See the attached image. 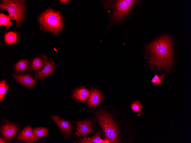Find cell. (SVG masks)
Listing matches in <instances>:
<instances>
[{
	"label": "cell",
	"mask_w": 191,
	"mask_h": 143,
	"mask_svg": "<svg viewBox=\"0 0 191 143\" xmlns=\"http://www.w3.org/2000/svg\"><path fill=\"white\" fill-rule=\"evenodd\" d=\"M12 22L10 20V18L8 16L1 13L0 15V25H5L7 29L10 27L12 25Z\"/></svg>",
	"instance_id": "18"
},
{
	"label": "cell",
	"mask_w": 191,
	"mask_h": 143,
	"mask_svg": "<svg viewBox=\"0 0 191 143\" xmlns=\"http://www.w3.org/2000/svg\"><path fill=\"white\" fill-rule=\"evenodd\" d=\"M0 143H5V142L1 138H0Z\"/></svg>",
	"instance_id": "24"
},
{
	"label": "cell",
	"mask_w": 191,
	"mask_h": 143,
	"mask_svg": "<svg viewBox=\"0 0 191 143\" xmlns=\"http://www.w3.org/2000/svg\"><path fill=\"white\" fill-rule=\"evenodd\" d=\"M38 20L43 30L51 32L56 36L61 31L63 27V20L61 14L51 9L42 13Z\"/></svg>",
	"instance_id": "2"
},
{
	"label": "cell",
	"mask_w": 191,
	"mask_h": 143,
	"mask_svg": "<svg viewBox=\"0 0 191 143\" xmlns=\"http://www.w3.org/2000/svg\"><path fill=\"white\" fill-rule=\"evenodd\" d=\"M172 44L170 37L165 35L148 45L147 48L152 55L149 63L157 67L170 66L173 59Z\"/></svg>",
	"instance_id": "1"
},
{
	"label": "cell",
	"mask_w": 191,
	"mask_h": 143,
	"mask_svg": "<svg viewBox=\"0 0 191 143\" xmlns=\"http://www.w3.org/2000/svg\"><path fill=\"white\" fill-rule=\"evenodd\" d=\"M164 75L165 74H163L161 76H159L157 75L156 74L151 80V82L156 85H160L162 83V80Z\"/></svg>",
	"instance_id": "22"
},
{
	"label": "cell",
	"mask_w": 191,
	"mask_h": 143,
	"mask_svg": "<svg viewBox=\"0 0 191 143\" xmlns=\"http://www.w3.org/2000/svg\"><path fill=\"white\" fill-rule=\"evenodd\" d=\"M43 57L44 59V66L41 71L37 72L35 76V78H43L48 76L53 71L55 68L53 62L49 61L46 56L43 55Z\"/></svg>",
	"instance_id": "8"
},
{
	"label": "cell",
	"mask_w": 191,
	"mask_h": 143,
	"mask_svg": "<svg viewBox=\"0 0 191 143\" xmlns=\"http://www.w3.org/2000/svg\"><path fill=\"white\" fill-rule=\"evenodd\" d=\"M1 10H7L9 17L16 21L18 28L24 17L25 7L24 0H3L0 5Z\"/></svg>",
	"instance_id": "4"
},
{
	"label": "cell",
	"mask_w": 191,
	"mask_h": 143,
	"mask_svg": "<svg viewBox=\"0 0 191 143\" xmlns=\"http://www.w3.org/2000/svg\"><path fill=\"white\" fill-rule=\"evenodd\" d=\"M131 108L133 111L137 113L138 116L142 113L141 110L143 108V106L138 100L135 101L132 103Z\"/></svg>",
	"instance_id": "20"
},
{
	"label": "cell",
	"mask_w": 191,
	"mask_h": 143,
	"mask_svg": "<svg viewBox=\"0 0 191 143\" xmlns=\"http://www.w3.org/2000/svg\"><path fill=\"white\" fill-rule=\"evenodd\" d=\"M137 1L134 0H120L114 1L112 7L113 12L111 17L112 22L115 23L123 19Z\"/></svg>",
	"instance_id": "5"
},
{
	"label": "cell",
	"mask_w": 191,
	"mask_h": 143,
	"mask_svg": "<svg viewBox=\"0 0 191 143\" xmlns=\"http://www.w3.org/2000/svg\"><path fill=\"white\" fill-rule=\"evenodd\" d=\"M7 80L3 79L0 82V100L3 101L5 93L10 86L7 85Z\"/></svg>",
	"instance_id": "17"
},
{
	"label": "cell",
	"mask_w": 191,
	"mask_h": 143,
	"mask_svg": "<svg viewBox=\"0 0 191 143\" xmlns=\"http://www.w3.org/2000/svg\"><path fill=\"white\" fill-rule=\"evenodd\" d=\"M18 39L17 33L13 32H9L7 33L5 36L4 40L6 44L12 45Z\"/></svg>",
	"instance_id": "15"
},
{
	"label": "cell",
	"mask_w": 191,
	"mask_h": 143,
	"mask_svg": "<svg viewBox=\"0 0 191 143\" xmlns=\"http://www.w3.org/2000/svg\"><path fill=\"white\" fill-rule=\"evenodd\" d=\"M43 66V63L41 59L39 58L34 59L31 65V67L34 70H37L42 68Z\"/></svg>",
	"instance_id": "21"
},
{
	"label": "cell",
	"mask_w": 191,
	"mask_h": 143,
	"mask_svg": "<svg viewBox=\"0 0 191 143\" xmlns=\"http://www.w3.org/2000/svg\"><path fill=\"white\" fill-rule=\"evenodd\" d=\"M17 126L9 122H6L1 128V134L8 142L10 141L15 136L17 132Z\"/></svg>",
	"instance_id": "6"
},
{
	"label": "cell",
	"mask_w": 191,
	"mask_h": 143,
	"mask_svg": "<svg viewBox=\"0 0 191 143\" xmlns=\"http://www.w3.org/2000/svg\"><path fill=\"white\" fill-rule=\"evenodd\" d=\"M79 143H110V141L107 139L103 140L101 138L100 134L97 133L92 137L87 138H84L81 140Z\"/></svg>",
	"instance_id": "14"
},
{
	"label": "cell",
	"mask_w": 191,
	"mask_h": 143,
	"mask_svg": "<svg viewBox=\"0 0 191 143\" xmlns=\"http://www.w3.org/2000/svg\"><path fill=\"white\" fill-rule=\"evenodd\" d=\"M51 117L65 136L71 135L72 127L70 122L62 119L57 116H52Z\"/></svg>",
	"instance_id": "9"
},
{
	"label": "cell",
	"mask_w": 191,
	"mask_h": 143,
	"mask_svg": "<svg viewBox=\"0 0 191 143\" xmlns=\"http://www.w3.org/2000/svg\"><path fill=\"white\" fill-rule=\"evenodd\" d=\"M76 134L78 136H84L90 134L92 130L93 123L89 120L76 122Z\"/></svg>",
	"instance_id": "7"
},
{
	"label": "cell",
	"mask_w": 191,
	"mask_h": 143,
	"mask_svg": "<svg viewBox=\"0 0 191 143\" xmlns=\"http://www.w3.org/2000/svg\"><path fill=\"white\" fill-rule=\"evenodd\" d=\"M19 140L26 143H33L39 140L30 126L25 128L21 132L17 138Z\"/></svg>",
	"instance_id": "10"
},
{
	"label": "cell",
	"mask_w": 191,
	"mask_h": 143,
	"mask_svg": "<svg viewBox=\"0 0 191 143\" xmlns=\"http://www.w3.org/2000/svg\"><path fill=\"white\" fill-rule=\"evenodd\" d=\"M102 96L100 92L96 89H92L89 91L87 99V104L91 108L96 107L101 102Z\"/></svg>",
	"instance_id": "11"
},
{
	"label": "cell",
	"mask_w": 191,
	"mask_h": 143,
	"mask_svg": "<svg viewBox=\"0 0 191 143\" xmlns=\"http://www.w3.org/2000/svg\"><path fill=\"white\" fill-rule=\"evenodd\" d=\"M59 1L61 2V3H67L69 0H59Z\"/></svg>",
	"instance_id": "23"
},
{
	"label": "cell",
	"mask_w": 191,
	"mask_h": 143,
	"mask_svg": "<svg viewBox=\"0 0 191 143\" xmlns=\"http://www.w3.org/2000/svg\"><path fill=\"white\" fill-rule=\"evenodd\" d=\"M89 91L84 87L77 88L74 91L73 95L77 100L84 101L87 99L89 96Z\"/></svg>",
	"instance_id": "13"
},
{
	"label": "cell",
	"mask_w": 191,
	"mask_h": 143,
	"mask_svg": "<svg viewBox=\"0 0 191 143\" xmlns=\"http://www.w3.org/2000/svg\"><path fill=\"white\" fill-rule=\"evenodd\" d=\"M13 76L17 82L27 87H31L36 82L35 79L29 74L17 75L13 74Z\"/></svg>",
	"instance_id": "12"
},
{
	"label": "cell",
	"mask_w": 191,
	"mask_h": 143,
	"mask_svg": "<svg viewBox=\"0 0 191 143\" xmlns=\"http://www.w3.org/2000/svg\"><path fill=\"white\" fill-rule=\"evenodd\" d=\"M29 61V60L27 59L20 60L15 65V69L19 72L25 71L28 67Z\"/></svg>",
	"instance_id": "16"
},
{
	"label": "cell",
	"mask_w": 191,
	"mask_h": 143,
	"mask_svg": "<svg viewBox=\"0 0 191 143\" xmlns=\"http://www.w3.org/2000/svg\"><path fill=\"white\" fill-rule=\"evenodd\" d=\"M99 125L103 130L105 139L110 143L119 142L117 126L112 116L108 113L100 111L97 113Z\"/></svg>",
	"instance_id": "3"
},
{
	"label": "cell",
	"mask_w": 191,
	"mask_h": 143,
	"mask_svg": "<svg viewBox=\"0 0 191 143\" xmlns=\"http://www.w3.org/2000/svg\"><path fill=\"white\" fill-rule=\"evenodd\" d=\"M35 135L39 138L46 136L48 133V129L44 127H38L33 129Z\"/></svg>",
	"instance_id": "19"
}]
</instances>
